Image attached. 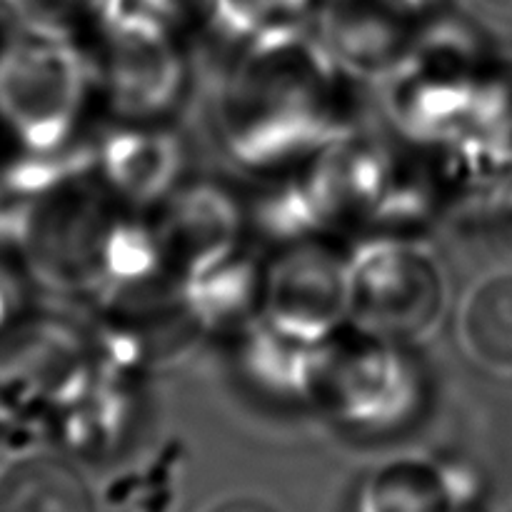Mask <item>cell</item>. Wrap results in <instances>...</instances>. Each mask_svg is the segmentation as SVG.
<instances>
[{
	"mask_svg": "<svg viewBox=\"0 0 512 512\" xmlns=\"http://www.w3.org/2000/svg\"><path fill=\"white\" fill-rule=\"evenodd\" d=\"M0 512H98V503L78 465L33 450L0 468Z\"/></svg>",
	"mask_w": 512,
	"mask_h": 512,
	"instance_id": "obj_1",
	"label": "cell"
},
{
	"mask_svg": "<svg viewBox=\"0 0 512 512\" xmlns=\"http://www.w3.org/2000/svg\"><path fill=\"white\" fill-rule=\"evenodd\" d=\"M200 512H280L273 503L263 498H253V495H233V498H223L210 503L208 508Z\"/></svg>",
	"mask_w": 512,
	"mask_h": 512,
	"instance_id": "obj_4",
	"label": "cell"
},
{
	"mask_svg": "<svg viewBox=\"0 0 512 512\" xmlns=\"http://www.w3.org/2000/svg\"><path fill=\"white\" fill-rule=\"evenodd\" d=\"M475 13L512 25V0H465Z\"/></svg>",
	"mask_w": 512,
	"mask_h": 512,
	"instance_id": "obj_5",
	"label": "cell"
},
{
	"mask_svg": "<svg viewBox=\"0 0 512 512\" xmlns=\"http://www.w3.org/2000/svg\"><path fill=\"white\" fill-rule=\"evenodd\" d=\"M458 503L450 475L425 460H395L368 480L360 512H455Z\"/></svg>",
	"mask_w": 512,
	"mask_h": 512,
	"instance_id": "obj_2",
	"label": "cell"
},
{
	"mask_svg": "<svg viewBox=\"0 0 512 512\" xmlns=\"http://www.w3.org/2000/svg\"><path fill=\"white\" fill-rule=\"evenodd\" d=\"M455 512H475V510H470V508H460V510H455Z\"/></svg>",
	"mask_w": 512,
	"mask_h": 512,
	"instance_id": "obj_6",
	"label": "cell"
},
{
	"mask_svg": "<svg viewBox=\"0 0 512 512\" xmlns=\"http://www.w3.org/2000/svg\"><path fill=\"white\" fill-rule=\"evenodd\" d=\"M460 328L478 363L512 373V273L490 275L468 295Z\"/></svg>",
	"mask_w": 512,
	"mask_h": 512,
	"instance_id": "obj_3",
	"label": "cell"
}]
</instances>
